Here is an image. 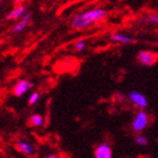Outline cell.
Listing matches in <instances>:
<instances>
[{
  "instance_id": "cell-17",
  "label": "cell",
  "mask_w": 158,
  "mask_h": 158,
  "mask_svg": "<svg viewBox=\"0 0 158 158\" xmlns=\"http://www.w3.org/2000/svg\"><path fill=\"white\" fill-rule=\"evenodd\" d=\"M45 158H59L58 155H54V154H51V155H48Z\"/></svg>"
},
{
  "instance_id": "cell-16",
  "label": "cell",
  "mask_w": 158,
  "mask_h": 158,
  "mask_svg": "<svg viewBox=\"0 0 158 158\" xmlns=\"http://www.w3.org/2000/svg\"><path fill=\"white\" fill-rule=\"evenodd\" d=\"M24 0H14V3L16 5V6H20L22 3H23Z\"/></svg>"
},
{
  "instance_id": "cell-13",
  "label": "cell",
  "mask_w": 158,
  "mask_h": 158,
  "mask_svg": "<svg viewBox=\"0 0 158 158\" xmlns=\"http://www.w3.org/2000/svg\"><path fill=\"white\" fill-rule=\"evenodd\" d=\"M39 98H40L39 93H37V92L32 93V94H31V96H30V98H28V104H30V105H34V104L39 101Z\"/></svg>"
},
{
  "instance_id": "cell-14",
  "label": "cell",
  "mask_w": 158,
  "mask_h": 158,
  "mask_svg": "<svg viewBox=\"0 0 158 158\" xmlns=\"http://www.w3.org/2000/svg\"><path fill=\"white\" fill-rule=\"evenodd\" d=\"M86 48V42L85 41H82V40H80V41H77L76 43H75V50L76 51H78V52H81V51H84Z\"/></svg>"
},
{
  "instance_id": "cell-3",
  "label": "cell",
  "mask_w": 158,
  "mask_h": 158,
  "mask_svg": "<svg viewBox=\"0 0 158 158\" xmlns=\"http://www.w3.org/2000/svg\"><path fill=\"white\" fill-rule=\"evenodd\" d=\"M137 59H138V62L141 66L150 67L152 64H155L158 61V54L156 52H152V51L142 50V51H139L138 52Z\"/></svg>"
},
{
  "instance_id": "cell-15",
  "label": "cell",
  "mask_w": 158,
  "mask_h": 158,
  "mask_svg": "<svg viewBox=\"0 0 158 158\" xmlns=\"http://www.w3.org/2000/svg\"><path fill=\"white\" fill-rule=\"evenodd\" d=\"M147 22L150 24H158V15H152L147 17Z\"/></svg>"
},
{
  "instance_id": "cell-9",
  "label": "cell",
  "mask_w": 158,
  "mask_h": 158,
  "mask_svg": "<svg viewBox=\"0 0 158 158\" xmlns=\"http://www.w3.org/2000/svg\"><path fill=\"white\" fill-rule=\"evenodd\" d=\"M31 18H32V15H31L30 13H27L25 16L22 18V19L18 22L17 24H15L13 26V28H11V32L15 34L17 33H20L22 31H24L25 28H26V26L28 25V23L31 22Z\"/></svg>"
},
{
  "instance_id": "cell-1",
  "label": "cell",
  "mask_w": 158,
  "mask_h": 158,
  "mask_svg": "<svg viewBox=\"0 0 158 158\" xmlns=\"http://www.w3.org/2000/svg\"><path fill=\"white\" fill-rule=\"evenodd\" d=\"M106 15H107V11L101 7L86 10L84 13L76 15L71 19V27L75 30H85L89 27V25L104 19Z\"/></svg>"
},
{
  "instance_id": "cell-11",
  "label": "cell",
  "mask_w": 158,
  "mask_h": 158,
  "mask_svg": "<svg viewBox=\"0 0 158 158\" xmlns=\"http://www.w3.org/2000/svg\"><path fill=\"white\" fill-rule=\"evenodd\" d=\"M28 123L32 127H35V128H40L42 127L43 123H44V118H43L41 114H33L31 115L28 118Z\"/></svg>"
},
{
  "instance_id": "cell-2",
  "label": "cell",
  "mask_w": 158,
  "mask_h": 158,
  "mask_svg": "<svg viewBox=\"0 0 158 158\" xmlns=\"http://www.w3.org/2000/svg\"><path fill=\"white\" fill-rule=\"evenodd\" d=\"M149 123V116L148 114L143 111L140 110L137 114H135V118L131 123V128L135 132H141L142 130H145L147 128V125Z\"/></svg>"
},
{
  "instance_id": "cell-12",
  "label": "cell",
  "mask_w": 158,
  "mask_h": 158,
  "mask_svg": "<svg viewBox=\"0 0 158 158\" xmlns=\"http://www.w3.org/2000/svg\"><path fill=\"white\" fill-rule=\"evenodd\" d=\"M135 143H137V145L141 146V147H145V146L148 145V138H147L146 135H140V133L135 137Z\"/></svg>"
},
{
  "instance_id": "cell-7",
  "label": "cell",
  "mask_w": 158,
  "mask_h": 158,
  "mask_svg": "<svg viewBox=\"0 0 158 158\" xmlns=\"http://www.w3.org/2000/svg\"><path fill=\"white\" fill-rule=\"evenodd\" d=\"M16 149L19 152H22V154H24V155H26V156L33 155L34 150H35V149H34V146L28 143V142H26L25 140H18V141L16 142Z\"/></svg>"
},
{
  "instance_id": "cell-5",
  "label": "cell",
  "mask_w": 158,
  "mask_h": 158,
  "mask_svg": "<svg viewBox=\"0 0 158 158\" xmlns=\"http://www.w3.org/2000/svg\"><path fill=\"white\" fill-rule=\"evenodd\" d=\"M33 88V84L30 81V80H26V79H22L19 81L16 82V85L14 86L13 88V94L16 97H20V96L25 95L28 90Z\"/></svg>"
},
{
  "instance_id": "cell-6",
  "label": "cell",
  "mask_w": 158,
  "mask_h": 158,
  "mask_svg": "<svg viewBox=\"0 0 158 158\" xmlns=\"http://www.w3.org/2000/svg\"><path fill=\"white\" fill-rule=\"evenodd\" d=\"M94 157L95 158H112L113 152L112 148L109 143H101L95 148L94 152Z\"/></svg>"
},
{
  "instance_id": "cell-4",
  "label": "cell",
  "mask_w": 158,
  "mask_h": 158,
  "mask_svg": "<svg viewBox=\"0 0 158 158\" xmlns=\"http://www.w3.org/2000/svg\"><path fill=\"white\" fill-rule=\"evenodd\" d=\"M129 99L135 106L139 107L140 110H143L148 106V99L146 98V96L140 92L132 90L129 93Z\"/></svg>"
},
{
  "instance_id": "cell-8",
  "label": "cell",
  "mask_w": 158,
  "mask_h": 158,
  "mask_svg": "<svg viewBox=\"0 0 158 158\" xmlns=\"http://www.w3.org/2000/svg\"><path fill=\"white\" fill-rule=\"evenodd\" d=\"M26 14L27 13H26V8H25V6H23V5L16 6L9 14H8V15H7V19L15 20V19H18V18L22 19Z\"/></svg>"
},
{
  "instance_id": "cell-10",
  "label": "cell",
  "mask_w": 158,
  "mask_h": 158,
  "mask_svg": "<svg viewBox=\"0 0 158 158\" xmlns=\"http://www.w3.org/2000/svg\"><path fill=\"white\" fill-rule=\"evenodd\" d=\"M111 40H112L113 42L121 43V44H128V43H131L132 42L131 37L128 36V35H125V34H122V33L113 34L112 36H111Z\"/></svg>"
}]
</instances>
